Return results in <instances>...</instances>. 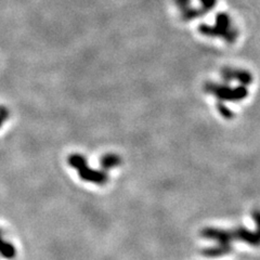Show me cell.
Instances as JSON below:
<instances>
[{
  "label": "cell",
  "mask_w": 260,
  "mask_h": 260,
  "mask_svg": "<svg viewBox=\"0 0 260 260\" xmlns=\"http://www.w3.org/2000/svg\"><path fill=\"white\" fill-rule=\"evenodd\" d=\"M198 31L204 36L220 38L229 44H234L238 37L237 29L233 23L231 17L225 12L218 13L215 23L212 25H199Z\"/></svg>",
  "instance_id": "6da1fadb"
},
{
  "label": "cell",
  "mask_w": 260,
  "mask_h": 260,
  "mask_svg": "<svg viewBox=\"0 0 260 260\" xmlns=\"http://www.w3.org/2000/svg\"><path fill=\"white\" fill-rule=\"evenodd\" d=\"M248 87L237 85L235 87L230 86V83H216L208 82L204 86L205 91L208 95L214 96L219 100V102H239L248 97Z\"/></svg>",
  "instance_id": "7a4b0ae2"
},
{
  "label": "cell",
  "mask_w": 260,
  "mask_h": 260,
  "mask_svg": "<svg viewBox=\"0 0 260 260\" xmlns=\"http://www.w3.org/2000/svg\"><path fill=\"white\" fill-rule=\"evenodd\" d=\"M68 163L72 168L77 170L78 176L84 181L95 183L98 185H103L108 182V172L104 170L92 169L88 166V162L84 155L74 153L68 157Z\"/></svg>",
  "instance_id": "3957f363"
},
{
  "label": "cell",
  "mask_w": 260,
  "mask_h": 260,
  "mask_svg": "<svg viewBox=\"0 0 260 260\" xmlns=\"http://www.w3.org/2000/svg\"><path fill=\"white\" fill-rule=\"evenodd\" d=\"M221 77L223 82L231 83L236 82L238 85L248 87L252 84V75L251 73L242 70V69H233V68H225L221 72Z\"/></svg>",
  "instance_id": "277c9868"
},
{
  "label": "cell",
  "mask_w": 260,
  "mask_h": 260,
  "mask_svg": "<svg viewBox=\"0 0 260 260\" xmlns=\"http://www.w3.org/2000/svg\"><path fill=\"white\" fill-rule=\"evenodd\" d=\"M178 10L181 13V18L184 21H193V20L201 18L205 12L201 8H194L192 6V0H173Z\"/></svg>",
  "instance_id": "5b68a950"
},
{
  "label": "cell",
  "mask_w": 260,
  "mask_h": 260,
  "mask_svg": "<svg viewBox=\"0 0 260 260\" xmlns=\"http://www.w3.org/2000/svg\"><path fill=\"white\" fill-rule=\"evenodd\" d=\"M231 232L233 238L241 239L251 246H260V233L258 231H249L244 226H237Z\"/></svg>",
  "instance_id": "8992f818"
},
{
  "label": "cell",
  "mask_w": 260,
  "mask_h": 260,
  "mask_svg": "<svg viewBox=\"0 0 260 260\" xmlns=\"http://www.w3.org/2000/svg\"><path fill=\"white\" fill-rule=\"evenodd\" d=\"M202 236L205 238L214 239L219 244H231L232 239H234L231 231L218 228H205L202 231Z\"/></svg>",
  "instance_id": "52a82bcc"
},
{
  "label": "cell",
  "mask_w": 260,
  "mask_h": 260,
  "mask_svg": "<svg viewBox=\"0 0 260 260\" xmlns=\"http://www.w3.org/2000/svg\"><path fill=\"white\" fill-rule=\"evenodd\" d=\"M122 163H123L122 157L117 154H114V153H108V154H105L100 158V165H101V167L104 171H108L109 169L118 167Z\"/></svg>",
  "instance_id": "ba28073f"
},
{
  "label": "cell",
  "mask_w": 260,
  "mask_h": 260,
  "mask_svg": "<svg viewBox=\"0 0 260 260\" xmlns=\"http://www.w3.org/2000/svg\"><path fill=\"white\" fill-rule=\"evenodd\" d=\"M232 251L231 244H218L214 247L203 249L202 254L207 257H220L223 255H228Z\"/></svg>",
  "instance_id": "9c48e42d"
},
{
  "label": "cell",
  "mask_w": 260,
  "mask_h": 260,
  "mask_svg": "<svg viewBox=\"0 0 260 260\" xmlns=\"http://www.w3.org/2000/svg\"><path fill=\"white\" fill-rule=\"evenodd\" d=\"M0 255L6 259H13L17 256L16 246L3 238V232L0 233Z\"/></svg>",
  "instance_id": "30bf717a"
},
{
  "label": "cell",
  "mask_w": 260,
  "mask_h": 260,
  "mask_svg": "<svg viewBox=\"0 0 260 260\" xmlns=\"http://www.w3.org/2000/svg\"><path fill=\"white\" fill-rule=\"evenodd\" d=\"M199 8H201L205 13L210 11L215 8L218 4V0H198Z\"/></svg>",
  "instance_id": "8fae6325"
},
{
  "label": "cell",
  "mask_w": 260,
  "mask_h": 260,
  "mask_svg": "<svg viewBox=\"0 0 260 260\" xmlns=\"http://www.w3.org/2000/svg\"><path fill=\"white\" fill-rule=\"evenodd\" d=\"M217 109H218V111H219V113H220V115L223 116L224 118H228V119H229V118H232L233 116H234V114H233V112H232L224 103H222V102H218Z\"/></svg>",
  "instance_id": "7c38bea8"
},
{
  "label": "cell",
  "mask_w": 260,
  "mask_h": 260,
  "mask_svg": "<svg viewBox=\"0 0 260 260\" xmlns=\"http://www.w3.org/2000/svg\"><path fill=\"white\" fill-rule=\"evenodd\" d=\"M9 116H10L9 111L7 110L5 106H0V127H2L4 123L9 118Z\"/></svg>",
  "instance_id": "4fadbf2b"
},
{
  "label": "cell",
  "mask_w": 260,
  "mask_h": 260,
  "mask_svg": "<svg viewBox=\"0 0 260 260\" xmlns=\"http://www.w3.org/2000/svg\"><path fill=\"white\" fill-rule=\"evenodd\" d=\"M251 216H252V219H254V221H255V223L257 225V230L256 231H258L260 233V209L252 210Z\"/></svg>",
  "instance_id": "5bb4252c"
}]
</instances>
